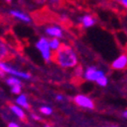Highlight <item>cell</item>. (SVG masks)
<instances>
[{"instance_id": "cell-17", "label": "cell", "mask_w": 127, "mask_h": 127, "mask_svg": "<svg viewBox=\"0 0 127 127\" xmlns=\"http://www.w3.org/2000/svg\"><path fill=\"white\" fill-rule=\"evenodd\" d=\"M11 93L13 95H20V93H22V86H13V87H11Z\"/></svg>"}, {"instance_id": "cell-2", "label": "cell", "mask_w": 127, "mask_h": 127, "mask_svg": "<svg viewBox=\"0 0 127 127\" xmlns=\"http://www.w3.org/2000/svg\"><path fill=\"white\" fill-rule=\"evenodd\" d=\"M36 48L41 52V55L43 57V59L46 62H49L52 59L53 53H51V47H50V43L49 40L47 38L42 37L39 39V41L36 43Z\"/></svg>"}, {"instance_id": "cell-20", "label": "cell", "mask_w": 127, "mask_h": 127, "mask_svg": "<svg viewBox=\"0 0 127 127\" xmlns=\"http://www.w3.org/2000/svg\"><path fill=\"white\" fill-rule=\"evenodd\" d=\"M35 1L37 3H39V4H43V3H45L47 1V0H35Z\"/></svg>"}, {"instance_id": "cell-15", "label": "cell", "mask_w": 127, "mask_h": 127, "mask_svg": "<svg viewBox=\"0 0 127 127\" xmlns=\"http://www.w3.org/2000/svg\"><path fill=\"white\" fill-rule=\"evenodd\" d=\"M40 112L44 115H51L52 114V108L51 107H48V106H42L40 108Z\"/></svg>"}, {"instance_id": "cell-5", "label": "cell", "mask_w": 127, "mask_h": 127, "mask_svg": "<svg viewBox=\"0 0 127 127\" xmlns=\"http://www.w3.org/2000/svg\"><path fill=\"white\" fill-rule=\"evenodd\" d=\"M74 103L79 106L81 108H86V109H94L95 108V104L93 102V100L84 95H76V96L73 98Z\"/></svg>"}, {"instance_id": "cell-18", "label": "cell", "mask_w": 127, "mask_h": 127, "mask_svg": "<svg viewBox=\"0 0 127 127\" xmlns=\"http://www.w3.org/2000/svg\"><path fill=\"white\" fill-rule=\"evenodd\" d=\"M7 127H20V126L17 125L15 122H9L8 125H7Z\"/></svg>"}, {"instance_id": "cell-21", "label": "cell", "mask_w": 127, "mask_h": 127, "mask_svg": "<svg viewBox=\"0 0 127 127\" xmlns=\"http://www.w3.org/2000/svg\"><path fill=\"white\" fill-rule=\"evenodd\" d=\"M56 100L59 101V102H61V101L63 100V97L61 96V95H58V96H56Z\"/></svg>"}, {"instance_id": "cell-24", "label": "cell", "mask_w": 127, "mask_h": 127, "mask_svg": "<svg viewBox=\"0 0 127 127\" xmlns=\"http://www.w3.org/2000/svg\"><path fill=\"white\" fill-rule=\"evenodd\" d=\"M59 1H60V0H50V2H51V3H54V4L59 3Z\"/></svg>"}, {"instance_id": "cell-14", "label": "cell", "mask_w": 127, "mask_h": 127, "mask_svg": "<svg viewBox=\"0 0 127 127\" xmlns=\"http://www.w3.org/2000/svg\"><path fill=\"white\" fill-rule=\"evenodd\" d=\"M6 83L9 87H13V86H22V80L19 79V77L11 76L6 79Z\"/></svg>"}, {"instance_id": "cell-9", "label": "cell", "mask_w": 127, "mask_h": 127, "mask_svg": "<svg viewBox=\"0 0 127 127\" xmlns=\"http://www.w3.org/2000/svg\"><path fill=\"white\" fill-rule=\"evenodd\" d=\"M9 108H10V110H11L17 117L20 119V120H23V121H26V113L24 112V110L20 108V106H16V105H10L9 106Z\"/></svg>"}, {"instance_id": "cell-1", "label": "cell", "mask_w": 127, "mask_h": 127, "mask_svg": "<svg viewBox=\"0 0 127 127\" xmlns=\"http://www.w3.org/2000/svg\"><path fill=\"white\" fill-rule=\"evenodd\" d=\"M52 60L63 68H72L77 64V56L69 46L62 44L61 47L53 54Z\"/></svg>"}, {"instance_id": "cell-22", "label": "cell", "mask_w": 127, "mask_h": 127, "mask_svg": "<svg viewBox=\"0 0 127 127\" xmlns=\"http://www.w3.org/2000/svg\"><path fill=\"white\" fill-rule=\"evenodd\" d=\"M32 117H33L35 120H41V118L39 117V116H37V115H35V114H32Z\"/></svg>"}, {"instance_id": "cell-13", "label": "cell", "mask_w": 127, "mask_h": 127, "mask_svg": "<svg viewBox=\"0 0 127 127\" xmlns=\"http://www.w3.org/2000/svg\"><path fill=\"white\" fill-rule=\"evenodd\" d=\"M49 43H50V47H51L52 51H57L61 47V45H62L60 43V41L58 40V38H52L49 41Z\"/></svg>"}, {"instance_id": "cell-4", "label": "cell", "mask_w": 127, "mask_h": 127, "mask_svg": "<svg viewBox=\"0 0 127 127\" xmlns=\"http://www.w3.org/2000/svg\"><path fill=\"white\" fill-rule=\"evenodd\" d=\"M104 75H105V72L103 70L97 69V67H95V66L88 67L87 70L83 73L84 78L87 80H90V81H97L100 77H102Z\"/></svg>"}, {"instance_id": "cell-19", "label": "cell", "mask_w": 127, "mask_h": 127, "mask_svg": "<svg viewBox=\"0 0 127 127\" xmlns=\"http://www.w3.org/2000/svg\"><path fill=\"white\" fill-rule=\"evenodd\" d=\"M6 75V72H4L1 68H0V77H4Z\"/></svg>"}, {"instance_id": "cell-11", "label": "cell", "mask_w": 127, "mask_h": 127, "mask_svg": "<svg viewBox=\"0 0 127 127\" xmlns=\"http://www.w3.org/2000/svg\"><path fill=\"white\" fill-rule=\"evenodd\" d=\"M80 22H81V24L84 28H90V27L95 25V18L92 15L87 14V15H83L80 18Z\"/></svg>"}, {"instance_id": "cell-12", "label": "cell", "mask_w": 127, "mask_h": 127, "mask_svg": "<svg viewBox=\"0 0 127 127\" xmlns=\"http://www.w3.org/2000/svg\"><path fill=\"white\" fill-rule=\"evenodd\" d=\"M8 57V49L4 42L0 39V62Z\"/></svg>"}, {"instance_id": "cell-8", "label": "cell", "mask_w": 127, "mask_h": 127, "mask_svg": "<svg viewBox=\"0 0 127 127\" xmlns=\"http://www.w3.org/2000/svg\"><path fill=\"white\" fill-rule=\"evenodd\" d=\"M46 34L53 37V38H61L63 36V32L61 30V28L53 26V27H49L46 29Z\"/></svg>"}, {"instance_id": "cell-27", "label": "cell", "mask_w": 127, "mask_h": 127, "mask_svg": "<svg viewBox=\"0 0 127 127\" xmlns=\"http://www.w3.org/2000/svg\"><path fill=\"white\" fill-rule=\"evenodd\" d=\"M45 127H52V126H49V125H46Z\"/></svg>"}, {"instance_id": "cell-6", "label": "cell", "mask_w": 127, "mask_h": 127, "mask_svg": "<svg viewBox=\"0 0 127 127\" xmlns=\"http://www.w3.org/2000/svg\"><path fill=\"white\" fill-rule=\"evenodd\" d=\"M112 68L115 70H122L127 67V54H122L117 57L112 63Z\"/></svg>"}, {"instance_id": "cell-3", "label": "cell", "mask_w": 127, "mask_h": 127, "mask_svg": "<svg viewBox=\"0 0 127 127\" xmlns=\"http://www.w3.org/2000/svg\"><path fill=\"white\" fill-rule=\"evenodd\" d=\"M0 68H1L4 72H6V74H11L13 76H16V77H19V78H24V79H31V74L30 73H27V72H24V71H19V70H16L14 67L10 66L9 64L5 62H0Z\"/></svg>"}, {"instance_id": "cell-10", "label": "cell", "mask_w": 127, "mask_h": 127, "mask_svg": "<svg viewBox=\"0 0 127 127\" xmlns=\"http://www.w3.org/2000/svg\"><path fill=\"white\" fill-rule=\"evenodd\" d=\"M16 103L18 106H20V107H23L25 109H30V105H29V102H28V98L26 95H23L20 94L18 95V97L16 98Z\"/></svg>"}, {"instance_id": "cell-28", "label": "cell", "mask_w": 127, "mask_h": 127, "mask_svg": "<svg viewBox=\"0 0 127 127\" xmlns=\"http://www.w3.org/2000/svg\"><path fill=\"white\" fill-rule=\"evenodd\" d=\"M104 127H107V126H104ZM111 127H117V126H111Z\"/></svg>"}, {"instance_id": "cell-7", "label": "cell", "mask_w": 127, "mask_h": 127, "mask_svg": "<svg viewBox=\"0 0 127 127\" xmlns=\"http://www.w3.org/2000/svg\"><path fill=\"white\" fill-rule=\"evenodd\" d=\"M9 13H10V15H12V16L15 17L16 19L22 20V22H24V23H30V22H31L30 15H28L27 13H25V12H23V11H20V10L12 9V10H10V11H9Z\"/></svg>"}, {"instance_id": "cell-26", "label": "cell", "mask_w": 127, "mask_h": 127, "mask_svg": "<svg viewBox=\"0 0 127 127\" xmlns=\"http://www.w3.org/2000/svg\"><path fill=\"white\" fill-rule=\"evenodd\" d=\"M5 1H7V2H11L12 0H5Z\"/></svg>"}, {"instance_id": "cell-25", "label": "cell", "mask_w": 127, "mask_h": 127, "mask_svg": "<svg viewBox=\"0 0 127 127\" xmlns=\"http://www.w3.org/2000/svg\"><path fill=\"white\" fill-rule=\"evenodd\" d=\"M123 115H124V117H125V118H127V110H126V111L123 113Z\"/></svg>"}, {"instance_id": "cell-23", "label": "cell", "mask_w": 127, "mask_h": 127, "mask_svg": "<svg viewBox=\"0 0 127 127\" xmlns=\"http://www.w3.org/2000/svg\"><path fill=\"white\" fill-rule=\"evenodd\" d=\"M121 3L127 8V0H121Z\"/></svg>"}, {"instance_id": "cell-16", "label": "cell", "mask_w": 127, "mask_h": 127, "mask_svg": "<svg viewBox=\"0 0 127 127\" xmlns=\"http://www.w3.org/2000/svg\"><path fill=\"white\" fill-rule=\"evenodd\" d=\"M96 82L99 84L100 87H106L108 84V78H107V76H106V75H104V76L100 77Z\"/></svg>"}]
</instances>
